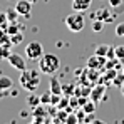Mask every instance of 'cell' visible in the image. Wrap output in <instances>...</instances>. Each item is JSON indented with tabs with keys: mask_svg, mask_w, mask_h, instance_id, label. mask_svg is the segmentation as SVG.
<instances>
[{
	"mask_svg": "<svg viewBox=\"0 0 124 124\" xmlns=\"http://www.w3.org/2000/svg\"><path fill=\"white\" fill-rule=\"evenodd\" d=\"M40 74L42 72L37 70V69H25V70L20 72L19 82H20V85L25 91L35 92V91L39 89V85H40Z\"/></svg>",
	"mask_w": 124,
	"mask_h": 124,
	"instance_id": "obj_1",
	"label": "cell"
},
{
	"mask_svg": "<svg viewBox=\"0 0 124 124\" xmlns=\"http://www.w3.org/2000/svg\"><path fill=\"white\" fill-rule=\"evenodd\" d=\"M59 69H61V59L55 54H44L39 59V70L42 74L54 76Z\"/></svg>",
	"mask_w": 124,
	"mask_h": 124,
	"instance_id": "obj_2",
	"label": "cell"
},
{
	"mask_svg": "<svg viewBox=\"0 0 124 124\" xmlns=\"http://www.w3.org/2000/svg\"><path fill=\"white\" fill-rule=\"evenodd\" d=\"M64 22H65V27L70 32H74V34H79L81 30H84V27H85L84 14L82 12H76V10H74V14H69Z\"/></svg>",
	"mask_w": 124,
	"mask_h": 124,
	"instance_id": "obj_3",
	"label": "cell"
},
{
	"mask_svg": "<svg viewBox=\"0 0 124 124\" xmlns=\"http://www.w3.org/2000/svg\"><path fill=\"white\" fill-rule=\"evenodd\" d=\"M44 54H45L44 52V45L37 40H32L30 44H27V47H25V57L29 61H39Z\"/></svg>",
	"mask_w": 124,
	"mask_h": 124,
	"instance_id": "obj_4",
	"label": "cell"
},
{
	"mask_svg": "<svg viewBox=\"0 0 124 124\" xmlns=\"http://www.w3.org/2000/svg\"><path fill=\"white\" fill-rule=\"evenodd\" d=\"M7 62L14 67V69H17V70H25L27 69V62H25V57H22L20 54H17V52H10V55L7 57Z\"/></svg>",
	"mask_w": 124,
	"mask_h": 124,
	"instance_id": "obj_5",
	"label": "cell"
},
{
	"mask_svg": "<svg viewBox=\"0 0 124 124\" xmlns=\"http://www.w3.org/2000/svg\"><path fill=\"white\" fill-rule=\"evenodd\" d=\"M91 19H92V20H102L104 23H111V22L114 20V14H112L109 8L104 7V8H99V10L92 12Z\"/></svg>",
	"mask_w": 124,
	"mask_h": 124,
	"instance_id": "obj_6",
	"label": "cell"
},
{
	"mask_svg": "<svg viewBox=\"0 0 124 124\" xmlns=\"http://www.w3.org/2000/svg\"><path fill=\"white\" fill-rule=\"evenodd\" d=\"M106 62H107V59H106L104 55H97V54H94V55L89 57V61H87V67L92 69V70H101V69H106Z\"/></svg>",
	"mask_w": 124,
	"mask_h": 124,
	"instance_id": "obj_7",
	"label": "cell"
},
{
	"mask_svg": "<svg viewBox=\"0 0 124 124\" xmlns=\"http://www.w3.org/2000/svg\"><path fill=\"white\" fill-rule=\"evenodd\" d=\"M15 10L20 14L22 17L29 19L30 14H32V2H29V0H17V3H15Z\"/></svg>",
	"mask_w": 124,
	"mask_h": 124,
	"instance_id": "obj_8",
	"label": "cell"
},
{
	"mask_svg": "<svg viewBox=\"0 0 124 124\" xmlns=\"http://www.w3.org/2000/svg\"><path fill=\"white\" fill-rule=\"evenodd\" d=\"M106 85L104 84H97L96 87H92L91 89V94H89V97L94 101V102H99V101H102L104 97H106Z\"/></svg>",
	"mask_w": 124,
	"mask_h": 124,
	"instance_id": "obj_9",
	"label": "cell"
},
{
	"mask_svg": "<svg viewBox=\"0 0 124 124\" xmlns=\"http://www.w3.org/2000/svg\"><path fill=\"white\" fill-rule=\"evenodd\" d=\"M92 0H72V8L76 12H85L91 7Z\"/></svg>",
	"mask_w": 124,
	"mask_h": 124,
	"instance_id": "obj_10",
	"label": "cell"
},
{
	"mask_svg": "<svg viewBox=\"0 0 124 124\" xmlns=\"http://www.w3.org/2000/svg\"><path fill=\"white\" fill-rule=\"evenodd\" d=\"M50 92L52 94H62V84H61V81L57 79V77H54V76H50Z\"/></svg>",
	"mask_w": 124,
	"mask_h": 124,
	"instance_id": "obj_11",
	"label": "cell"
},
{
	"mask_svg": "<svg viewBox=\"0 0 124 124\" xmlns=\"http://www.w3.org/2000/svg\"><path fill=\"white\" fill-rule=\"evenodd\" d=\"M14 87V81L8 76H0V91H8Z\"/></svg>",
	"mask_w": 124,
	"mask_h": 124,
	"instance_id": "obj_12",
	"label": "cell"
},
{
	"mask_svg": "<svg viewBox=\"0 0 124 124\" xmlns=\"http://www.w3.org/2000/svg\"><path fill=\"white\" fill-rule=\"evenodd\" d=\"M27 104L30 106V109H34L35 106L42 104L40 102V96H35L34 92H30V94H29V97H27Z\"/></svg>",
	"mask_w": 124,
	"mask_h": 124,
	"instance_id": "obj_13",
	"label": "cell"
},
{
	"mask_svg": "<svg viewBox=\"0 0 124 124\" xmlns=\"http://www.w3.org/2000/svg\"><path fill=\"white\" fill-rule=\"evenodd\" d=\"M32 111V117H35V116H40V117H45V114L49 112V111H45V107H44V104H39V106H35L34 109H30Z\"/></svg>",
	"mask_w": 124,
	"mask_h": 124,
	"instance_id": "obj_14",
	"label": "cell"
},
{
	"mask_svg": "<svg viewBox=\"0 0 124 124\" xmlns=\"http://www.w3.org/2000/svg\"><path fill=\"white\" fill-rule=\"evenodd\" d=\"M10 52H12V45H5V44L0 45V59L2 61H5L10 55Z\"/></svg>",
	"mask_w": 124,
	"mask_h": 124,
	"instance_id": "obj_15",
	"label": "cell"
},
{
	"mask_svg": "<svg viewBox=\"0 0 124 124\" xmlns=\"http://www.w3.org/2000/svg\"><path fill=\"white\" fill-rule=\"evenodd\" d=\"M96 104H97V102H94L92 99H89L87 102L84 104L82 109L85 111V114H94V112H96Z\"/></svg>",
	"mask_w": 124,
	"mask_h": 124,
	"instance_id": "obj_16",
	"label": "cell"
},
{
	"mask_svg": "<svg viewBox=\"0 0 124 124\" xmlns=\"http://www.w3.org/2000/svg\"><path fill=\"white\" fill-rule=\"evenodd\" d=\"M5 14H7V19H8V22H19V15H20V14H19L15 8H8Z\"/></svg>",
	"mask_w": 124,
	"mask_h": 124,
	"instance_id": "obj_17",
	"label": "cell"
},
{
	"mask_svg": "<svg viewBox=\"0 0 124 124\" xmlns=\"http://www.w3.org/2000/svg\"><path fill=\"white\" fill-rule=\"evenodd\" d=\"M76 92V85L74 84H62V94L64 96H72Z\"/></svg>",
	"mask_w": 124,
	"mask_h": 124,
	"instance_id": "obj_18",
	"label": "cell"
},
{
	"mask_svg": "<svg viewBox=\"0 0 124 124\" xmlns=\"http://www.w3.org/2000/svg\"><path fill=\"white\" fill-rule=\"evenodd\" d=\"M10 40H12V45H19L23 40V34L22 32H17V34H12L10 35Z\"/></svg>",
	"mask_w": 124,
	"mask_h": 124,
	"instance_id": "obj_19",
	"label": "cell"
},
{
	"mask_svg": "<svg viewBox=\"0 0 124 124\" xmlns=\"http://www.w3.org/2000/svg\"><path fill=\"white\" fill-rule=\"evenodd\" d=\"M107 50H109V45H107V44H99V45L96 47V52H94V54H97V55H104V57H106Z\"/></svg>",
	"mask_w": 124,
	"mask_h": 124,
	"instance_id": "obj_20",
	"label": "cell"
},
{
	"mask_svg": "<svg viewBox=\"0 0 124 124\" xmlns=\"http://www.w3.org/2000/svg\"><path fill=\"white\" fill-rule=\"evenodd\" d=\"M104 25H106V23H104L102 20H92V32H96V34H97V32H102Z\"/></svg>",
	"mask_w": 124,
	"mask_h": 124,
	"instance_id": "obj_21",
	"label": "cell"
},
{
	"mask_svg": "<svg viewBox=\"0 0 124 124\" xmlns=\"http://www.w3.org/2000/svg\"><path fill=\"white\" fill-rule=\"evenodd\" d=\"M50 99H52V92L49 91V92H44L40 96V102L44 104V106H49L50 104Z\"/></svg>",
	"mask_w": 124,
	"mask_h": 124,
	"instance_id": "obj_22",
	"label": "cell"
},
{
	"mask_svg": "<svg viewBox=\"0 0 124 124\" xmlns=\"http://www.w3.org/2000/svg\"><path fill=\"white\" fill-rule=\"evenodd\" d=\"M112 82H114V85H117V87H121L124 82V74H123V70L121 72H117V76L112 79Z\"/></svg>",
	"mask_w": 124,
	"mask_h": 124,
	"instance_id": "obj_23",
	"label": "cell"
},
{
	"mask_svg": "<svg viewBox=\"0 0 124 124\" xmlns=\"http://www.w3.org/2000/svg\"><path fill=\"white\" fill-rule=\"evenodd\" d=\"M7 25H8L7 14H5V12H0V29H5V30H7Z\"/></svg>",
	"mask_w": 124,
	"mask_h": 124,
	"instance_id": "obj_24",
	"label": "cell"
},
{
	"mask_svg": "<svg viewBox=\"0 0 124 124\" xmlns=\"http://www.w3.org/2000/svg\"><path fill=\"white\" fill-rule=\"evenodd\" d=\"M57 107H59V109H65V107H69V96H64V94H62L61 101H59V104H57Z\"/></svg>",
	"mask_w": 124,
	"mask_h": 124,
	"instance_id": "obj_25",
	"label": "cell"
},
{
	"mask_svg": "<svg viewBox=\"0 0 124 124\" xmlns=\"http://www.w3.org/2000/svg\"><path fill=\"white\" fill-rule=\"evenodd\" d=\"M116 57H117V59H119V61L124 64V44H123V45H117V47H116Z\"/></svg>",
	"mask_w": 124,
	"mask_h": 124,
	"instance_id": "obj_26",
	"label": "cell"
},
{
	"mask_svg": "<svg viewBox=\"0 0 124 124\" xmlns=\"http://www.w3.org/2000/svg\"><path fill=\"white\" fill-rule=\"evenodd\" d=\"M65 123H67V124H76V123H79V119H77V114H72V112H69V114H67V119H65Z\"/></svg>",
	"mask_w": 124,
	"mask_h": 124,
	"instance_id": "obj_27",
	"label": "cell"
},
{
	"mask_svg": "<svg viewBox=\"0 0 124 124\" xmlns=\"http://www.w3.org/2000/svg\"><path fill=\"white\" fill-rule=\"evenodd\" d=\"M116 35L117 37H124V22H119L116 25Z\"/></svg>",
	"mask_w": 124,
	"mask_h": 124,
	"instance_id": "obj_28",
	"label": "cell"
},
{
	"mask_svg": "<svg viewBox=\"0 0 124 124\" xmlns=\"http://www.w3.org/2000/svg\"><path fill=\"white\" fill-rule=\"evenodd\" d=\"M106 59H116V47L109 45V50H107V54H106Z\"/></svg>",
	"mask_w": 124,
	"mask_h": 124,
	"instance_id": "obj_29",
	"label": "cell"
},
{
	"mask_svg": "<svg viewBox=\"0 0 124 124\" xmlns=\"http://www.w3.org/2000/svg\"><path fill=\"white\" fill-rule=\"evenodd\" d=\"M109 5L114 7V8H116V7H121V5H123V0H109Z\"/></svg>",
	"mask_w": 124,
	"mask_h": 124,
	"instance_id": "obj_30",
	"label": "cell"
},
{
	"mask_svg": "<svg viewBox=\"0 0 124 124\" xmlns=\"http://www.w3.org/2000/svg\"><path fill=\"white\" fill-rule=\"evenodd\" d=\"M29 114H32V111L29 112V109H23V111H22V112H20V117H27Z\"/></svg>",
	"mask_w": 124,
	"mask_h": 124,
	"instance_id": "obj_31",
	"label": "cell"
},
{
	"mask_svg": "<svg viewBox=\"0 0 124 124\" xmlns=\"http://www.w3.org/2000/svg\"><path fill=\"white\" fill-rule=\"evenodd\" d=\"M8 92H10V96H14V97L19 96V91H17V89H8Z\"/></svg>",
	"mask_w": 124,
	"mask_h": 124,
	"instance_id": "obj_32",
	"label": "cell"
},
{
	"mask_svg": "<svg viewBox=\"0 0 124 124\" xmlns=\"http://www.w3.org/2000/svg\"><path fill=\"white\" fill-rule=\"evenodd\" d=\"M119 89H121V94H123V97H124V82H123V85H121Z\"/></svg>",
	"mask_w": 124,
	"mask_h": 124,
	"instance_id": "obj_33",
	"label": "cell"
},
{
	"mask_svg": "<svg viewBox=\"0 0 124 124\" xmlns=\"http://www.w3.org/2000/svg\"><path fill=\"white\" fill-rule=\"evenodd\" d=\"M29 2H32V3H35V2H37V0H29Z\"/></svg>",
	"mask_w": 124,
	"mask_h": 124,
	"instance_id": "obj_34",
	"label": "cell"
},
{
	"mask_svg": "<svg viewBox=\"0 0 124 124\" xmlns=\"http://www.w3.org/2000/svg\"><path fill=\"white\" fill-rule=\"evenodd\" d=\"M121 70H123V74H124V64H123V69H121Z\"/></svg>",
	"mask_w": 124,
	"mask_h": 124,
	"instance_id": "obj_35",
	"label": "cell"
},
{
	"mask_svg": "<svg viewBox=\"0 0 124 124\" xmlns=\"http://www.w3.org/2000/svg\"><path fill=\"white\" fill-rule=\"evenodd\" d=\"M0 99H2V91H0Z\"/></svg>",
	"mask_w": 124,
	"mask_h": 124,
	"instance_id": "obj_36",
	"label": "cell"
}]
</instances>
